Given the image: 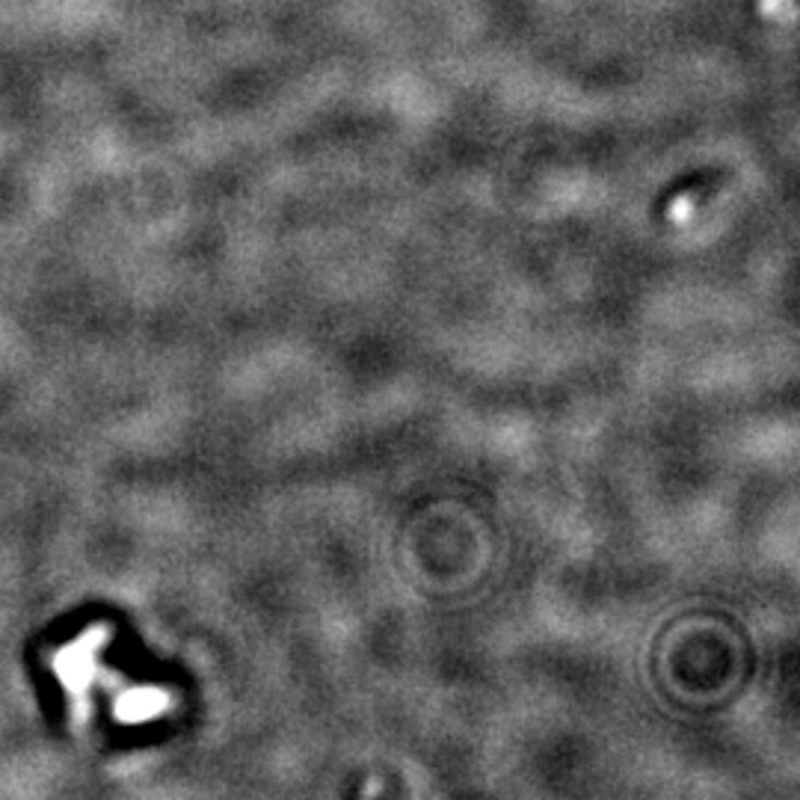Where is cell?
I'll return each instance as SVG.
<instances>
[{"instance_id": "cell-1", "label": "cell", "mask_w": 800, "mask_h": 800, "mask_svg": "<svg viewBox=\"0 0 800 800\" xmlns=\"http://www.w3.org/2000/svg\"><path fill=\"white\" fill-rule=\"evenodd\" d=\"M104 640L101 631H86V638L81 643H75L72 650H63L57 655V673H60V679H63L69 688L75 693H81L86 688V679H89V673H93V650H96L98 643Z\"/></svg>"}, {"instance_id": "cell-2", "label": "cell", "mask_w": 800, "mask_h": 800, "mask_svg": "<svg viewBox=\"0 0 800 800\" xmlns=\"http://www.w3.org/2000/svg\"><path fill=\"white\" fill-rule=\"evenodd\" d=\"M158 703H160V697L155 691L125 693V697H122V703H119V715L125 717V721H137V717L151 715V712L158 709Z\"/></svg>"}]
</instances>
